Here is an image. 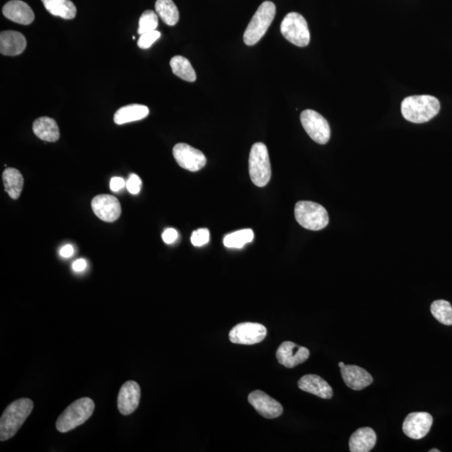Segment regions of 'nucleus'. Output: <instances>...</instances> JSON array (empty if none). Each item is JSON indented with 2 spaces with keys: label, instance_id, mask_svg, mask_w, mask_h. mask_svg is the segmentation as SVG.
Returning a JSON list of instances; mask_svg holds the SVG:
<instances>
[{
  "label": "nucleus",
  "instance_id": "obj_29",
  "mask_svg": "<svg viewBox=\"0 0 452 452\" xmlns=\"http://www.w3.org/2000/svg\"><path fill=\"white\" fill-rule=\"evenodd\" d=\"M159 26V17L153 10L144 11L139 19L138 33L141 35L147 32L156 31Z\"/></svg>",
  "mask_w": 452,
  "mask_h": 452
},
{
  "label": "nucleus",
  "instance_id": "obj_9",
  "mask_svg": "<svg viewBox=\"0 0 452 452\" xmlns=\"http://www.w3.org/2000/svg\"><path fill=\"white\" fill-rule=\"evenodd\" d=\"M268 334L264 325L256 322H242L231 330L229 338L233 344L252 345L263 341Z\"/></svg>",
  "mask_w": 452,
  "mask_h": 452
},
{
  "label": "nucleus",
  "instance_id": "obj_32",
  "mask_svg": "<svg viewBox=\"0 0 452 452\" xmlns=\"http://www.w3.org/2000/svg\"><path fill=\"white\" fill-rule=\"evenodd\" d=\"M126 187L129 193H131L132 195H137V193L140 192L141 188H142V180H141L138 175L132 173V175L129 176V179L126 183Z\"/></svg>",
  "mask_w": 452,
  "mask_h": 452
},
{
  "label": "nucleus",
  "instance_id": "obj_27",
  "mask_svg": "<svg viewBox=\"0 0 452 452\" xmlns=\"http://www.w3.org/2000/svg\"><path fill=\"white\" fill-rule=\"evenodd\" d=\"M431 312L433 317L441 324L446 326L452 325V306L449 302L437 300L431 306Z\"/></svg>",
  "mask_w": 452,
  "mask_h": 452
},
{
  "label": "nucleus",
  "instance_id": "obj_25",
  "mask_svg": "<svg viewBox=\"0 0 452 452\" xmlns=\"http://www.w3.org/2000/svg\"><path fill=\"white\" fill-rule=\"evenodd\" d=\"M155 10L166 25L173 26L179 22L180 12L173 0H157Z\"/></svg>",
  "mask_w": 452,
  "mask_h": 452
},
{
  "label": "nucleus",
  "instance_id": "obj_15",
  "mask_svg": "<svg viewBox=\"0 0 452 452\" xmlns=\"http://www.w3.org/2000/svg\"><path fill=\"white\" fill-rule=\"evenodd\" d=\"M141 389L138 383L128 381L121 388L118 398L120 413L128 415L134 412L139 405Z\"/></svg>",
  "mask_w": 452,
  "mask_h": 452
},
{
  "label": "nucleus",
  "instance_id": "obj_26",
  "mask_svg": "<svg viewBox=\"0 0 452 452\" xmlns=\"http://www.w3.org/2000/svg\"><path fill=\"white\" fill-rule=\"evenodd\" d=\"M173 74L189 82H195L196 73L191 62L184 56L176 55L171 60Z\"/></svg>",
  "mask_w": 452,
  "mask_h": 452
},
{
  "label": "nucleus",
  "instance_id": "obj_5",
  "mask_svg": "<svg viewBox=\"0 0 452 452\" xmlns=\"http://www.w3.org/2000/svg\"><path fill=\"white\" fill-rule=\"evenodd\" d=\"M297 223L309 231H321L329 223V214L321 205L312 201H299L295 205Z\"/></svg>",
  "mask_w": 452,
  "mask_h": 452
},
{
  "label": "nucleus",
  "instance_id": "obj_2",
  "mask_svg": "<svg viewBox=\"0 0 452 452\" xmlns=\"http://www.w3.org/2000/svg\"><path fill=\"white\" fill-rule=\"evenodd\" d=\"M440 108L439 100L428 95L408 96L401 103L403 118L414 123L429 122L438 114Z\"/></svg>",
  "mask_w": 452,
  "mask_h": 452
},
{
  "label": "nucleus",
  "instance_id": "obj_22",
  "mask_svg": "<svg viewBox=\"0 0 452 452\" xmlns=\"http://www.w3.org/2000/svg\"><path fill=\"white\" fill-rule=\"evenodd\" d=\"M149 114V109L144 105H128L119 109L114 114V123L118 125L126 124L142 120Z\"/></svg>",
  "mask_w": 452,
  "mask_h": 452
},
{
  "label": "nucleus",
  "instance_id": "obj_24",
  "mask_svg": "<svg viewBox=\"0 0 452 452\" xmlns=\"http://www.w3.org/2000/svg\"><path fill=\"white\" fill-rule=\"evenodd\" d=\"M44 8L52 15L72 19L76 15V7L71 0H42Z\"/></svg>",
  "mask_w": 452,
  "mask_h": 452
},
{
  "label": "nucleus",
  "instance_id": "obj_34",
  "mask_svg": "<svg viewBox=\"0 0 452 452\" xmlns=\"http://www.w3.org/2000/svg\"><path fill=\"white\" fill-rule=\"evenodd\" d=\"M126 183L122 177H113L110 182V189L113 192H119L123 189Z\"/></svg>",
  "mask_w": 452,
  "mask_h": 452
},
{
  "label": "nucleus",
  "instance_id": "obj_20",
  "mask_svg": "<svg viewBox=\"0 0 452 452\" xmlns=\"http://www.w3.org/2000/svg\"><path fill=\"white\" fill-rule=\"evenodd\" d=\"M377 435L372 428H359L351 435L349 450L352 452H369L376 445Z\"/></svg>",
  "mask_w": 452,
  "mask_h": 452
},
{
  "label": "nucleus",
  "instance_id": "obj_37",
  "mask_svg": "<svg viewBox=\"0 0 452 452\" xmlns=\"http://www.w3.org/2000/svg\"><path fill=\"white\" fill-rule=\"evenodd\" d=\"M345 365L344 363H342V362H340V363H339V364H338V366L340 367V369L342 368V367H344Z\"/></svg>",
  "mask_w": 452,
  "mask_h": 452
},
{
  "label": "nucleus",
  "instance_id": "obj_16",
  "mask_svg": "<svg viewBox=\"0 0 452 452\" xmlns=\"http://www.w3.org/2000/svg\"><path fill=\"white\" fill-rule=\"evenodd\" d=\"M341 375L346 385L354 390H362L373 383V378L368 371L357 365L342 367Z\"/></svg>",
  "mask_w": 452,
  "mask_h": 452
},
{
  "label": "nucleus",
  "instance_id": "obj_4",
  "mask_svg": "<svg viewBox=\"0 0 452 452\" xmlns=\"http://www.w3.org/2000/svg\"><path fill=\"white\" fill-rule=\"evenodd\" d=\"M276 15V6L265 1L258 8L244 33V42L252 46L259 42L269 29Z\"/></svg>",
  "mask_w": 452,
  "mask_h": 452
},
{
  "label": "nucleus",
  "instance_id": "obj_10",
  "mask_svg": "<svg viewBox=\"0 0 452 452\" xmlns=\"http://www.w3.org/2000/svg\"><path fill=\"white\" fill-rule=\"evenodd\" d=\"M173 155L181 168L197 172L207 164V157L203 153L186 144H177L173 147Z\"/></svg>",
  "mask_w": 452,
  "mask_h": 452
},
{
  "label": "nucleus",
  "instance_id": "obj_19",
  "mask_svg": "<svg viewBox=\"0 0 452 452\" xmlns=\"http://www.w3.org/2000/svg\"><path fill=\"white\" fill-rule=\"evenodd\" d=\"M26 48V39L17 31H6L0 34V52L3 55L15 56L23 53Z\"/></svg>",
  "mask_w": 452,
  "mask_h": 452
},
{
  "label": "nucleus",
  "instance_id": "obj_33",
  "mask_svg": "<svg viewBox=\"0 0 452 452\" xmlns=\"http://www.w3.org/2000/svg\"><path fill=\"white\" fill-rule=\"evenodd\" d=\"M177 236H179V234H177L176 229L173 228L165 229L162 235L163 241L168 245L173 243L177 240Z\"/></svg>",
  "mask_w": 452,
  "mask_h": 452
},
{
  "label": "nucleus",
  "instance_id": "obj_1",
  "mask_svg": "<svg viewBox=\"0 0 452 452\" xmlns=\"http://www.w3.org/2000/svg\"><path fill=\"white\" fill-rule=\"evenodd\" d=\"M33 408V401L30 399H19L11 403L0 419V441L6 442L13 437L29 417Z\"/></svg>",
  "mask_w": 452,
  "mask_h": 452
},
{
  "label": "nucleus",
  "instance_id": "obj_28",
  "mask_svg": "<svg viewBox=\"0 0 452 452\" xmlns=\"http://www.w3.org/2000/svg\"><path fill=\"white\" fill-rule=\"evenodd\" d=\"M254 239V232L251 229H241L229 234L224 239V245L228 248L240 249Z\"/></svg>",
  "mask_w": 452,
  "mask_h": 452
},
{
  "label": "nucleus",
  "instance_id": "obj_17",
  "mask_svg": "<svg viewBox=\"0 0 452 452\" xmlns=\"http://www.w3.org/2000/svg\"><path fill=\"white\" fill-rule=\"evenodd\" d=\"M3 14L11 21L20 25H31L35 19V14L31 8L21 0H11L3 8Z\"/></svg>",
  "mask_w": 452,
  "mask_h": 452
},
{
  "label": "nucleus",
  "instance_id": "obj_14",
  "mask_svg": "<svg viewBox=\"0 0 452 452\" xmlns=\"http://www.w3.org/2000/svg\"><path fill=\"white\" fill-rule=\"evenodd\" d=\"M248 401L258 413L266 419L279 417L284 412L281 403L261 390L253 391L250 394Z\"/></svg>",
  "mask_w": 452,
  "mask_h": 452
},
{
  "label": "nucleus",
  "instance_id": "obj_36",
  "mask_svg": "<svg viewBox=\"0 0 452 452\" xmlns=\"http://www.w3.org/2000/svg\"><path fill=\"white\" fill-rule=\"evenodd\" d=\"M60 256L64 258H69L72 255H73L74 253V249L72 247V245H67L63 246L62 250H60Z\"/></svg>",
  "mask_w": 452,
  "mask_h": 452
},
{
  "label": "nucleus",
  "instance_id": "obj_3",
  "mask_svg": "<svg viewBox=\"0 0 452 452\" xmlns=\"http://www.w3.org/2000/svg\"><path fill=\"white\" fill-rule=\"evenodd\" d=\"M95 403L90 398L78 399L67 407L56 421V429L66 433L82 425L94 414Z\"/></svg>",
  "mask_w": 452,
  "mask_h": 452
},
{
  "label": "nucleus",
  "instance_id": "obj_11",
  "mask_svg": "<svg viewBox=\"0 0 452 452\" xmlns=\"http://www.w3.org/2000/svg\"><path fill=\"white\" fill-rule=\"evenodd\" d=\"M433 418L427 412H413L407 415L403 423V431L407 437L421 440L429 433Z\"/></svg>",
  "mask_w": 452,
  "mask_h": 452
},
{
  "label": "nucleus",
  "instance_id": "obj_18",
  "mask_svg": "<svg viewBox=\"0 0 452 452\" xmlns=\"http://www.w3.org/2000/svg\"><path fill=\"white\" fill-rule=\"evenodd\" d=\"M298 387L302 390L316 395L322 399H330L333 391L329 383L317 374H306L298 381Z\"/></svg>",
  "mask_w": 452,
  "mask_h": 452
},
{
  "label": "nucleus",
  "instance_id": "obj_38",
  "mask_svg": "<svg viewBox=\"0 0 452 452\" xmlns=\"http://www.w3.org/2000/svg\"><path fill=\"white\" fill-rule=\"evenodd\" d=\"M429 451H430V452H440V450H437V449H433V450H430Z\"/></svg>",
  "mask_w": 452,
  "mask_h": 452
},
{
  "label": "nucleus",
  "instance_id": "obj_30",
  "mask_svg": "<svg viewBox=\"0 0 452 452\" xmlns=\"http://www.w3.org/2000/svg\"><path fill=\"white\" fill-rule=\"evenodd\" d=\"M160 32L157 31L147 32V33L140 35L138 46L141 49H148L153 46V43L160 38Z\"/></svg>",
  "mask_w": 452,
  "mask_h": 452
},
{
  "label": "nucleus",
  "instance_id": "obj_31",
  "mask_svg": "<svg viewBox=\"0 0 452 452\" xmlns=\"http://www.w3.org/2000/svg\"><path fill=\"white\" fill-rule=\"evenodd\" d=\"M209 241V232L208 229H199L193 232L191 236V243L200 247L207 245Z\"/></svg>",
  "mask_w": 452,
  "mask_h": 452
},
{
  "label": "nucleus",
  "instance_id": "obj_8",
  "mask_svg": "<svg viewBox=\"0 0 452 452\" xmlns=\"http://www.w3.org/2000/svg\"><path fill=\"white\" fill-rule=\"evenodd\" d=\"M300 119L302 127L314 142L322 145L329 142L331 136L329 124L320 113L308 109L301 113Z\"/></svg>",
  "mask_w": 452,
  "mask_h": 452
},
{
  "label": "nucleus",
  "instance_id": "obj_7",
  "mask_svg": "<svg viewBox=\"0 0 452 452\" xmlns=\"http://www.w3.org/2000/svg\"><path fill=\"white\" fill-rule=\"evenodd\" d=\"M282 35L297 46L305 47L310 42L308 23L304 16L292 12L285 16L281 24Z\"/></svg>",
  "mask_w": 452,
  "mask_h": 452
},
{
  "label": "nucleus",
  "instance_id": "obj_23",
  "mask_svg": "<svg viewBox=\"0 0 452 452\" xmlns=\"http://www.w3.org/2000/svg\"><path fill=\"white\" fill-rule=\"evenodd\" d=\"M3 182L6 191L11 199H19L24 187L21 173L14 168H6L3 173Z\"/></svg>",
  "mask_w": 452,
  "mask_h": 452
},
{
  "label": "nucleus",
  "instance_id": "obj_12",
  "mask_svg": "<svg viewBox=\"0 0 452 452\" xmlns=\"http://www.w3.org/2000/svg\"><path fill=\"white\" fill-rule=\"evenodd\" d=\"M92 208L95 215L105 222H114L122 213L120 202L110 195H100L94 198Z\"/></svg>",
  "mask_w": 452,
  "mask_h": 452
},
{
  "label": "nucleus",
  "instance_id": "obj_21",
  "mask_svg": "<svg viewBox=\"0 0 452 452\" xmlns=\"http://www.w3.org/2000/svg\"><path fill=\"white\" fill-rule=\"evenodd\" d=\"M33 132L40 139L54 143L60 139L58 123L53 119L42 116L36 119L33 123Z\"/></svg>",
  "mask_w": 452,
  "mask_h": 452
},
{
  "label": "nucleus",
  "instance_id": "obj_35",
  "mask_svg": "<svg viewBox=\"0 0 452 452\" xmlns=\"http://www.w3.org/2000/svg\"><path fill=\"white\" fill-rule=\"evenodd\" d=\"M72 268L76 272H83L85 269L87 268V262L84 259L76 260L73 264H72Z\"/></svg>",
  "mask_w": 452,
  "mask_h": 452
},
{
  "label": "nucleus",
  "instance_id": "obj_6",
  "mask_svg": "<svg viewBox=\"0 0 452 452\" xmlns=\"http://www.w3.org/2000/svg\"><path fill=\"white\" fill-rule=\"evenodd\" d=\"M249 173L252 183L258 187H264L272 177L268 148L262 143L253 145L249 157Z\"/></svg>",
  "mask_w": 452,
  "mask_h": 452
},
{
  "label": "nucleus",
  "instance_id": "obj_13",
  "mask_svg": "<svg viewBox=\"0 0 452 452\" xmlns=\"http://www.w3.org/2000/svg\"><path fill=\"white\" fill-rule=\"evenodd\" d=\"M276 355L279 364L286 368L292 369L308 360L310 352L305 347L286 341L279 346Z\"/></svg>",
  "mask_w": 452,
  "mask_h": 452
}]
</instances>
